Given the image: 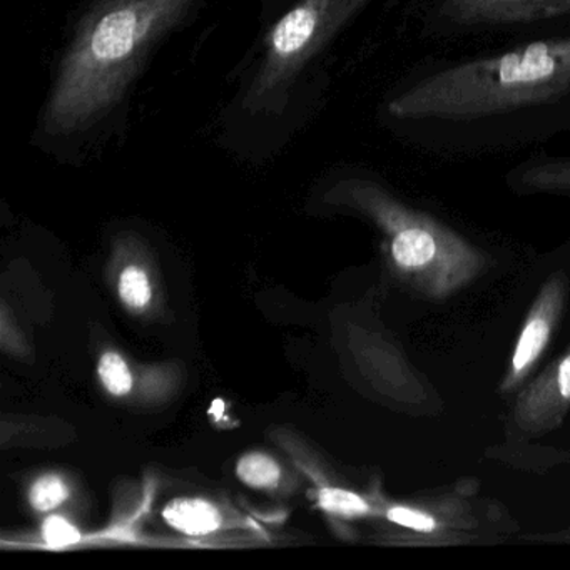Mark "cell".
<instances>
[{
  "label": "cell",
  "mask_w": 570,
  "mask_h": 570,
  "mask_svg": "<svg viewBox=\"0 0 570 570\" xmlns=\"http://www.w3.org/2000/svg\"><path fill=\"white\" fill-rule=\"evenodd\" d=\"M379 121L403 145L445 156L570 135V31L422 59L383 95Z\"/></svg>",
  "instance_id": "cell-1"
},
{
  "label": "cell",
  "mask_w": 570,
  "mask_h": 570,
  "mask_svg": "<svg viewBox=\"0 0 570 570\" xmlns=\"http://www.w3.org/2000/svg\"><path fill=\"white\" fill-rule=\"evenodd\" d=\"M208 0H86L52 66L35 138L52 155L85 156L121 128L153 56Z\"/></svg>",
  "instance_id": "cell-2"
},
{
  "label": "cell",
  "mask_w": 570,
  "mask_h": 570,
  "mask_svg": "<svg viewBox=\"0 0 570 570\" xmlns=\"http://www.w3.org/2000/svg\"><path fill=\"white\" fill-rule=\"evenodd\" d=\"M379 0H295L263 26L239 69L225 109L226 135L253 145H283L330 85L326 56Z\"/></svg>",
  "instance_id": "cell-3"
},
{
  "label": "cell",
  "mask_w": 570,
  "mask_h": 570,
  "mask_svg": "<svg viewBox=\"0 0 570 570\" xmlns=\"http://www.w3.org/2000/svg\"><path fill=\"white\" fill-rule=\"evenodd\" d=\"M420 36L433 42H492L570 31V0H429Z\"/></svg>",
  "instance_id": "cell-4"
},
{
  "label": "cell",
  "mask_w": 570,
  "mask_h": 570,
  "mask_svg": "<svg viewBox=\"0 0 570 570\" xmlns=\"http://www.w3.org/2000/svg\"><path fill=\"white\" fill-rule=\"evenodd\" d=\"M517 191L570 195V156L533 153L507 175Z\"/></svg>",
  "instance_id": "cell-5"
},
{
  "label": "cell",
  "mask_w": 570,
  "mask_h": 570,
  "mask_svg": "<svg viewBox=\"0 0 570 570\" xmlns=\"http://www.w3.org/2000/svg\"><path fill=\"white\" fill-rule=\"evenodd\" d=\"M166 522L188 535H208L222 525V513L202 499H178L165 509Z\"/></svg>",
  "instance_id": "cell-6"
},
{
  "label": "cell",
  "mask_w": 570,
  "mask_h": 570,
  "mask_svg": "<svg viewBox=\"0 0 570 570\" xmlns=\"http://www.w3.org/2000/svg\"><path fill=\"white\" fill-rule=\"evenodd\" d=\"M549 323L542 316H533L517 343L515 353H513L512 368L515 375L525 372L537 358H539L542 350L546 348L547 340H549Z\"/></svg>",
  "instance_id": "cell-7"
},
{
  "label": "cell",
  "mask_w": 570,
  "mask_h": 570,
  "mask_svg": "<svg viewBox=\"0 0 570 570\" xmlns=\"http://www.w3.org/2000/svg\"><path fill=\"white\" fill-rule=\"evenodd\" d=\"M239 480L253 489H273L278 485L279 472L278 463L263 453H249L243 456L236 469Z\"/></svg>",
  "instance_id": "cell-8"
},
{
  "label": "cell",
  "mask_w": 570,
  "mask_h": 570,
  "mask_svg": "<svg viewBox=\"0 0 570 570\" xmlns=\"http://www.w3.org/2000/svg\"><path fill=\"white\" fill-rule=\"evenodd\" d=\"M318 502L323 510L335 515L358 517L370 512L368 502L350 490L323 489Z\"/></svg>",
  "instance_id": "cell-9"
},
{
  "label": "cell",
  "mask_w": 570,
  "mask_h": 570,
  "mask_svg": "<svg viewBox=\"0 0 570 570\" xmlns=\"http://www.w3.org/2000/svg\"><path fill=\"white\" fill-rule=\"evenodd\" d=\"M99 379L111 395L122 396L131 390L132 376L128 365L116 353H106L99 362Z\"/></svg>",
  "instance_id": "cell-10"
},
{
  "label": "cell",
  "mask_w": 570,
  "mask_h": 570,
  "mask_svg": "<svg viewBox=\"0 0 570 570\" xmlns=\"http://www.w3.org/2000/svg\"><path fill=\"white\" fill-rule=\"evenodd\" d=\"M119 296L132 309H141L151 299V285L148 276L138 266H129L119 279Z\"/></svg>",
  "instance_id": "cell-11"
},
{
  "label": "cell",
  "mask_w": 570,
  "mask_h": 570,
  "mask_svg": "<svg viewBox=\"0 0 570 570\" xmlns=\"http://www.w3.org/2000/svg\"><path fill=\"white\" fill-rule=\"evenodd\" d=\"M68 497V487L56 475L42 476L31 489V503L39 512H49V510L56 509Z\"/></svg>",
  "instance_id": "cell-12"
},
{
  "label": "cell",
  "mask_w": 570,
  "mask_h": 570,
  "mask_svg": "<svg viewBox=\"0 0 570 570\" xmlns=\"http://www.w3.org/2000/svg\"><path fill=\"white\" fill-rule=\"evenodd\" d=\"M42 533H45L46 542L52 547H66L72 546V543L81 540V533L78 532L72 523L62 517H49L42 527Z\"/></svg>",
  "instance_id": "cell-13"
},
{
  "label": "cell",
  "mask_w": 570,
  "mask_h": 570,
  "mask_svg": "<svg viewBox=\"0 0 570 570\" xmlns=\"http://www.w3.org/2000/svg\"><path fill=\"white\" fill-rule=\"evenodd\" d=\"M389 520L406 527V529L416 530V532H432L435 530L436 522L429 513L420 512V510L409 509V507H392L386 513Z\"/></svg>",
  "instance_id": "cell-14"
},
{
  "label": "cell",
  "mask_w": 570,
  "mask_h": 570,
  "mask_svg": "<svg viewBox=\"0 0 570 570\" xmlns=\"http://www.w3.org/2000/svg\"><path fill=\"white\" fill-rule=\"evenodd\" d=\"M293 2L295 0H262V11H259V22H262V26L275 21Z\"/></svg>",
  "instance_id": "cell-15"
},
{
  "label": "cell",
  "mask_w": 570,
  "mask_h": 570,
  "mask_svg": "<svg viewBox=\"0 0 570 570\" xmlns=\"http://www.w3.org/2000/svg\"><path fill=\"white\" fill-rule=\"evenodd\" d=\"M557 382H559L560 395L563 399H570V355L560 363Z\"/></svg>",
  "instance_id": "cell-16"
}]
</instances>
